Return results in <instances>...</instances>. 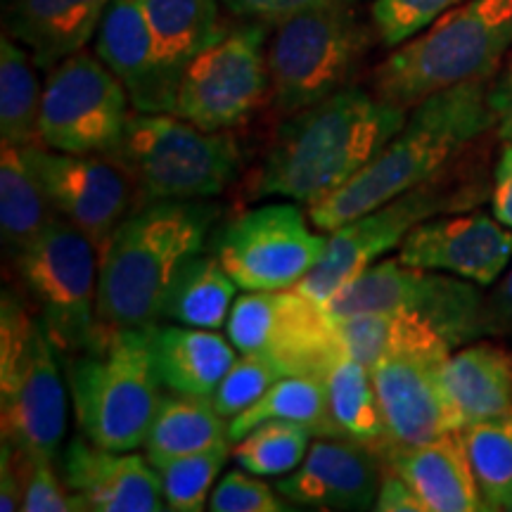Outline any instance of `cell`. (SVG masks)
<instances>
[{
	"instance_id": "cell-44",
	"label": "cell",
	"mask_w": 512,
	"mask_h": 512,
	"mask_svg": "<svg viewBox=\"0 0 512 512\" xmlns=\"http://www.w3.org/2000/svg\"><path fill=\"white\" fill-rule=\"evenodd\" d=\"M491 214L512 228V143H505L491 183Z\"/></svg>"
},
{
	"instance_id": "cell-1",
	"label": "cell",
	"mask_w": 512,
	"mask_h": 512,
	"mask_svg": "<svg viewBox=\"0 0 512 512\" xmlns=\"http://www.w3.org/2000/svg\"><path fill=\"white\" fill-rule=\"evenodd\" d=\"M408 110L375 91L347 86L285 117L252 181V200L280 197L297 204L328 200L373 162L406 124Z\"/></svg>"
},
{
	"instance_id": "cell-8",
	"label": "cell",
	"mask_w": 512,
	"mask_h": 512,
	"mask_svg": "<svg viewBox=\"0 0 512 512\" xmlns=\"http://www.w3.org/2000/svg\"><path fill=\"white\" fill-rule=\"evenodd\" d=\"M46 325L15 292L0 304V422L3 441L29 458L55 460L67 430V392Z\"/></svg>"
},
{
	"instance_id": "cell-42",
	"label": "cell",
	"mask_w": 512,
	"mask_h": 512,
	"mask_svg": "<svg viewBox=\"0 0 512 512\" xmlns=\"http://www.w3.org/2000/svg\"><path fill=\"white\" fill-rule=\"evenodd\" d=\"M508 337L512 339V268L503 280L484 297L482 311V337Z\"/></svg>"
},
{
	"instance_id": "cell-24",
	"label": "cell",
	"mask_w": 512,
	"mask_h": 512,
	"mask_svg": "<svg viewBox=\"0 0 512 512\" xmlns=\"http://www.w3.org/2000/svg\"><path fill=\"white\" fill-rule=\"evenodd\" d=\"M152 36L159 81L171 112L190 62L209 48L223 31L219 0H140Z\"/></svg>"
},
{
	"instance_id": "cell-30",
	"label": "cell",
	"mask_w": 512,
	"mask_h": 512,
	"mask_svg": "<svg viewBox=\"0 0 512 512\" xmlns=\"http://www.w3.org/2000/svg\"><path fill=\"white\" fill-rule=\"evenodd\" d=\"M266 420H285L304 425L313 437H337L330 418L325 377L285 375L261 396L254 406L235 415L228 425L230 444L240 441L247 432Z\"/></svg>"
},
{
	"instance_id": "cell-15",
	"label": "cell",
	"mask_w": 512,
	"mask_h": 512,
	"mask_svg": "<svg viewBox=\"0 0 512 512\" xmlns=\"http://www.w3.org/2000/svg\"><path fill=\"white\" fill-rule=\"evenodd\" d=\"M271 93L266 24H242L204 48L185 69L174 114L204 131H230Z\"/></svg>"
},
{
	"instance_id": "cell-20",
	"label": "cell",
	"mask_w": 512,
	"mask_h": 512,
	"mask_svg": "<svg viewBox=\"0 0 512 512\" xmlns=\"http://www.w3.org/2000/svg\"><path fill=\"white\" fill-rule=\"evenodd\" d=\"M64 484L81 510L93 512H162V482L147 456L110 451L83 434L69 441L60 465Z\"/></svg>"
},
{
	"instance_id": "cell-5",
	"label": "cell",
	"mask_w": 512,
	"mask_h": 512,
	"mask_svg": "<svg viewBox=\"0 0 512 512\" xmlns=\"http://www.w3.org/2000/svg\"><path fill=\"white\" fill-rule=\"evenodd\" d=\"M64 363L79 434L110 451L143 446L164 396L152 361L150 325L100 330L91 349Z\"/></svg>"
},
{
	"instance_id": "cell-2",
	"label": "cell",
	"mask_w": 512,
	"mask_h": 512,
	"mask_svg": "<svg viewBox=\"0 0 512 512\" xmlns=\"http://www.w3.org/2000/svg\"><path fill=\"white\" fill-rule=\"evenodd\" d=\"M494 79L458 83L408 110L406 124L361 174L328 200L309 207L313 226L332 233L456 162L489 128H496Z\"/></svg>"
},
{
	"instance_id": "cell-39",
	"label": "cell",
	"mask_w": 512,
	"mask_h": 512,
	"mask_svg": "<svg viewBox=\"0 0 512 512\" xmlns=\"http://www.w3.org/2000/svg\"><path fill=\"white\" fill-rule=\"evenodd\" d=\"M24 512H81L76 496L64 484L62 472L55 470V460L27 456V489Z\"/></svg>"
},
{
	"instance_id": "cell-43",
	"label": "cell",
	"mask_w": 512,
	"mask_h": 512,
	"mask_svg": "<svg viewBox=\"0 0 512 512\" xmlns=\"http://www.w3.org/2000/svg\"><path fill=\"white\" fill-rule=\"evenodd\" d=\"M377 512H427L425 503L415 494L413 486L406 479L396 475L394 470L384 472L380 491H377L375 508Z\"/></svg>"
},
{
	"instance_id": "cell-28",
	"label": "cell",
	"mask_w": 512,
	"mask_h": 512,
	"mask_svg": "<svg viewBox=\"0 0 512 512\" xmlns=\"http://www.w3.org/2000/svg\"><path fill=\"white\" fill-rule=\"evenodd\" d=\"M230 420L216 411L207 396L169 392L162 396L145 437V456L150 463L190 456L214 446L230 444ZM233 446V444H230Z\"/></svg>"
},
{
	"instance_id": "cell-41",
	"label": "cell",
	"mask_w": 512,
	"mask_h": 512,
	"mask_svg": "<svg viewBox=\"0 0 512 512\" xmlns=\"http://www.w3.org/2000/svg\"><path fill=\"white\" fill-rule=\"evenodd\" d=\"M24 489H27V456L17 451L10 441H3V448H0V510H22Z\"/></svg>"
},
{
	"instance_id": "cell-19",
	"label": "cell",
	"mask_w": 512,
	"mask_h": 512,
	"mask_svg": "<svg viewBox=\"0 0 512 512\" xmlns=\"http://www.w3.org/2000/svg\"><path fill=\"white\" fill-rule=\"evenodd\" d=\"M382 475L384 460L373 444L318 437L275 489L287 501L318 510H373Z\"/></svg>"
},
{
	"instance_id": "cell-27",
	"label": "cell",
	"mask_w": 512,
	"mask_h": 512,
	"mask_svg": "<svg viewBox=\"0 0 512 512\" xmlns=\"http://www.w3.org/2000/svg\"><path fill=\"white\" fill-rule=\"evenodd\" d=\"M235 280L214 254L195 252L183 261L164 294L159 320L219 330L235 304Z\"/></svg>"
},
{
	"instance_id": "cell-33",
	"label": "cell",
	"mask_w": 512,
	"mask_h": 512,
	"mask_svg": "<svg viewBox=\"0 0 512 512\" xmlns=\"http://www.w3.org/2000/svg\"><path fill=\"white\" fill-rule=\"evenodd\" d=\"M484 510H505L512 498V408L460 427Z\"/></svg>"
},
{
	"instance_id": "cell-18",
	"label": "cell",
	"mask_w": 512,
	"mask_h": 512,
	"mask_svg": "<svg viewBox=\"0 0 512 512\" xmlns=\"http://www.w3.org/2000/svg\"><path fill=\"white\" fill-rule=\"evenodd\" d=\"M399 261L494 285L512 256V228L486 211H458L415 226L399 245Z\"/></svg>"
},
{
	"instance_id": "cell-35",
	"label": "cell",
	"mask_w": 512,
	"mask_h": 512,
	"mask_svg": "<svg viewBox=\"0 0 512 512\" xmlns=\"http://www.w3.org/2000/svg\"><path fill=\"white\" fill-rule=\"evenodd\" d=\"M230 456H233V448L226 444L152 463L162 482L166 508L174 512H200L207 508L211 486Z\"/></svg>"
},
{
	"instance_id": "cell-11",
	"label": "cell",
	"mask_w": 512,
	"mask_h": 512,
	"mask_svg": "<svg viewBox=\"0 0 512 512\" xmlns=\"http://www.w3.org/2000/svg\"><path fill=\"white\" fill-rule=\"evenodd\" d=\"M482 285L439 271L380 259L325 304L332 318L361 313H413L432 325L453 349L482 337Z\"/></svg>"
},
{
	"instance_id": "cell-34",
	"label": "cell",
	"mask_w": 512,
	"mask_h": 512,
	"mask_svg": "<svg viewBox=\"0 0 512 512\" xmlns=\"http://www.w3.org/2000/svg\"><path fill=\"white\" fill-rule=\"evenodd\" d=\"M313 432L285 420H266L233 444V458L240 467L259 477L292 472L306 458Z\"/></svg>"
},
{
	"instance_id": "cell-26",
	"label": "cell",
	"mask_w": 512,
	"mask_h": 512,
	"mask_svg": "<svg viewBox=\"0 0 512 512\" xmlns=\"http://www.w3.org/2000/svg\"><path fill=\"white\" fill-rule=\"evenodd\" d=\"M444 387L460 427L510 411L512 354L491 342L458 347L444 366Z\"/></svg>"
},
{
	"instance_id": "cell-31",
	"label": "cell",
	"mask_w": 512,
	"mask_h": 512,
	"mask_svg": "<svg viewBox=\"0 0 512 512\" xmlns=\"http://www.w3.org/2000/svg\"><path fill=\"white\" fill-rule=\"evenodd\" d=\"M328 389L330 418L337 437L363 441V444H382L384 418L380 399H377L373 375L366 366L354 361L349 354L337 358L335 366L325 375Z\"/></svg>"
},
{
	"instance_id": "cell-12",
	"label": "cell",
	"mask_w": 512,
	"mask_h": 512,
	"mask_svg": "<svg viewBox=\"0 0 512 512\" xmlns=\"http://www.w3.org/2000/svg\"><path fill=\"white\" fill-rule=\"evenodd\" d=\"M226 332L235 349L266 356L285 375L325 377L347 354L325 304L297 287L242 294L230 309Z\"/></svg>"
},
{
	"instance_id": "cell-7",
	"label": "cell",
	"mask_w": 512,
	"mask_h": 512,
	"mask_svg": "<svg viewBox=\"0 0 512 512\" xmlns=\"http://www.w3.org/2000/svg\"><path fill=\"white\" fill-rule=\"evenodd\" d=\"M491 197V185L477 171H456L446 166L430 181L401 192L394 200L344 223L328 235V249L311 268L299 292L328 304L344 285L351 283L358 273L366 271L375 261L399 245L408 233L420 223L437 219L444 214L470 211Z\"/></svg>"
},
{
	"instance_id": "cell-40",
	"label": "cell",
	"mask_w": 512,
	"mask_h": 512,
	"mask_svg": "<svg viewBox=\"0 0 512 512\" xmlns=\"http://www.w3.org/2000/svg\"><path fill=\"white\" fill-rule=\"evenodd\" d=\"M235 17L252 19V22L275 24L294 12L323 8V5L356 3V0H221Z\"/></svg>"
},
{
	"instance_id": "cell-10",
	"label": "cell",
	"mask_w": 512,
	"mask_h": 512,
	"mask_svg": "<svg viewBox=\"0 0 512 512\" xmlns=\"http://www.w3.org/2000/svg\"><path fill=\"white\" fill-rule=\"evenodd\" d=\"M12 266L60 358L91 349L100 335V264L93 242L60 216L12 256Z\"/></svg>"
},
{
	"instance_id": "cell-14",
	"label": "cell",
	"mask_w": 512,
	"mask_h": 512,
	"mask_svg": "<svg viewBox=\"0 0 512 512\" xmlns=\"http://www.w3.org/2000/svg\"><path fill=\"white\" fill-rule=\"evenodd\" d=\"M124 83L98 55L76 53L50 69L41 100V145L72 155H112L128 117Z\"/></svg>"
},
{
	"instance_id": "cell-17",
	"label": "cell",
	"mask_w": 512,
	"mask_h": 512,
	"mask_svg": "<svg viewBox=\"0 0 512 512\" xmlns=\"http://www.w3.org/2000/svg\"><path fill=\"white\" fill-rule=\"evenodd\" d=\"M24 157L57 214L79 228L98 254L138 200L136 185L110 155H72L46 145H24Z\"/></svg>"
},
{
	"instance_id": "cell-38",
	"label": "cell",
	"mask_w": 512,
	"mask_h": 512,
	"mask_svg": "<svg viewBox=\"0 0 512 512\" xmlns=\"http://www.w3.org/2000/svg\"><path fill=\"white\" fill-rule=\"evenodd\" d=\"M280 491L261 482L259 475H252L245 467L228 472L219 486L211 491L207 508L211 512H283L290 508L280 501Z\"/></svg>"
},
{
	"instance_id": "cell-21",
	"label": "cell",
	"mask_w": 512,
	"mask_h": 512,
	"mask_svg": "<svg viewBox=\"0 0 512 512\" xmlns=\"http://www.w3.org/2000/svg\"><path fill=\"white\" fill-rule=\"evenodd\" d=\"M384 465L413 486L427 512L484 510L482 494L460 430L420 446L380 451Z\"/></svg>"
},
{
	"instance_id": "cell-3",
	"label": "cell",
	"mask_w": 512,
	"mask_h": 512,
	"mask_svg": "<svg viewBox=\"0 0 512 512\" xmlns=\"http://www.w3.org/2000/svg\"><path fill=\"white\" fill-rule=\"evenodd\" d=\"M219 214L207 200L138 204L100 254V330L157 323L169 283L188 256L202 252Z\"/></svg>"
},
{
	"instance_id": "cell-6",
	"label": "cell",
	"mask_w": 512,
	"mask_h": 512,
	"mask_svg": "<svg viewBox=\"0 0 512 512\" xmlns=\"http://www.w3.org/2000/svg\"><path fill=\"white\" fill-rule=\"evenodd\" d=\"M110 157L131 176L140 204L219 197L242 162L230 131H204L174 112L138 110Z\"/></svg>"
},
{
	"instance_id": "cell-16",
	"label": "cell",
	"mask_w": 512,
	"mask_h": 512,
	"mask_svg": "<svg viewBox=\"0 0 512 512\" xmlns=\"http://www.w3.org/2000/svg\"><path fill=\"white\" fill-rule=\"evenodd\" d=\"M451 351V344L432 330L384 356L370 370L384 418V441L375 446L377 451L420 446L460 430L444 387V366Z\"/></svg>"
},
{
	"instance_id": "cell-36",
	"label": "cell",
	"mask_w": 512,
	"mask_h": 512,
	"mask_svg": "<svg viewBox=\"0 0 512 512\" xmlns=\"http://www.w3.org/2000/svg\"><path fill=\"white\" fill-rule=\"evenodd\" d=\"M285 377L283 370L259 354H242L223 375L219 387L211 394V403L223 418L233 420L264 396L275 382Z\"/></svg>"
},
{
	"instance_id": "cell-4",
	"label": "cell",
	"mask_w": 512,
	"mask_h": 512,
	"mask_svg": "<svg viewBox=\"0 0 512 512\" xmlns=\"http://www.w3.org/2000/svg\"><path fill=\"white\" fill-rule=\"evenodd\" d=\"M512 48V0H465L392 48L373 91L403 110L458 83L496 76Z\"/></svg>"
},
{
	"instance_id": "cell-9",
	"label": "cell",
	"mask_w": 512,
	"mask_h": 512,
	"mask_svg": "<svg viewBox=\"0 0 512 512\" xmlns=\"http://www.w3.org/2000/svg\"><path fill=\"white\" fill-rule=\"evenodd\" d=\"M377 31L354 3L323 5L275 22L268 43L271 105L290 117L349 86Z\"/></svg>"
},
{
	"instance_id": "cell-22",
	"label": "cell",
	"mask_w": 512,
	"mask_h": 512,
	"mask_svg": "<svg viewBox=\"0 0 512 512\" xmlns=\"http://www.w3.org/2000/svg\"><path fill=\"white\" fill-rule=\"evenodd\" d=\"M95 55L124 83L133 110L171 112L140 0H112L95 34Z\"/></svg>"
},
{
	"instance_id": "cell-13",
	"label": "cell",
	"mask_w": 512,
	"mask_h": 512,
	"mask_svg": "<svg viewBox=\"0 0 512 512\" xmlns=\"http://www.w3.org/2000/svg\"><path fill=\"white\" fill-rule=\"evenodd\" d=\"M297 202L261 204L214 235V256L245 292L297 287L328 249L323 230L309 226Z\"/></svg>"
},
{
	"instance_id": "cell-37",
	"label": "cell",
	"mask_w": 512,
	"mask_h": 512,
	"mask_svg": "<svg viewBox=\"0 0 512 512\" xmlns=\"http://www.w3.org/2000/svg\"><path fill=\"white\" fill-rule=\"evenodd\" d=\"M465 0H373L370 22L382 46L399 48Z\"/></svg>"
},
{
	"instance_id": "cell-29",
	"label": "cell",
	"mask_w": 512,
	"mask_h": 512,
	"mask_svg": "<svg viewBox=\"0 0 512 512\" xmlns=\"http://www.w3.org/2000/svg\"><path fill=\"white\" fill-rule=\"evenodd\" d=\"M55 219H60L41 183L17 145L3 143L0 152V238L5 256L29 247Z\"/></svg>"
},
{
	"instance_id": "cell-45",
	"label": "cell",
	"mask_w": 512,
	"mask_h": 512,
	"mask_svg": "<svg viewBox=\"0 0 512 512\" xmlns=\"http://www.w3.org/2000/svg\"><path fill=\"white\" fill-rule=\"evenodd\" d=\"M491 102L496 112V133L505 143H512V60L494 79Z\"/></svg>"
},
{
	"instance_id": "cell-32",
	"label": "cell",
	"mask_w": 512,
	"mask_h": 512,
	"mask_svg": "<svg viewBox=\"0 0 512 512\" xmlns=\"http://www.w3.org/2000/svg\"><path fill=\"white\" fill-rule=\"evenodd\" d=\"M36 62L8 34L0 41V138L8 145H41L43 91L36 79Z\"/></svg>"
},
{
	"instance_id": "cell-25",
	"label": "cell",
	"mask_w": 512,
	"mask_h": 512,
	"mask_svg": "<svg viewBox=\"0 0 512 512\" xmlns=\"http://www.w3.org/2000/svg\"><path fill=\"white\" fill-rule=\"evenodd\" d=\"M150 347L164 389L207 399L238 358L233 342L216 330L159 320L150 325Z\"/></svg>"
},
{
	"instance_id": "cell-23",
	"label": "cell",
	"mask_w": 512,
	"mask_h": 512,
	"mask_svg": "<svg viewBox=\"0 0 512 512\" xmlns=\"http://www.w3.org/2000/svg\"><path fill=\"white\" fill-rule=\"evenodd\" d=\"M112 0H12L8 29L34 57L36 67L53 69L81 53L98 34Z\"/></svg>"
},
{
	"instance_id": "cell-46",
	"label": "cell",
	"mask_w": 512,
	"mask_h": 512,
	"mask_svg": "<svg viewBox=\"0 0 512 512\" xmlns=\"http://www.w3.org/2000/svg\"><path fill=\"white\" fill-rule=\"evenodd\" d=\"M505 510H512V498L508 501V505H505Z\"/></svg>"
}]
</instances>
